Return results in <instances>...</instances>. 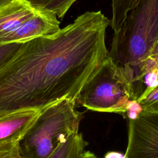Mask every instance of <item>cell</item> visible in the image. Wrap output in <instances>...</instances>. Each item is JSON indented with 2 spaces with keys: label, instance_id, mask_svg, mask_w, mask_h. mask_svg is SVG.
I'll return each instance as SVG.
<instances>
[{
  "label": "cell",
  "instance_id": "1",
  "mask_svg": "<svg viewBox=\"0 0 158 158\" xmlns=\"http://www.w3.org/2000/svg\"><path fill=\"white\" fill-rule=\"evenodd\" d=\"M110 20L88 11L51 36L23 42L0 69V117L42 110L64 99L76 101L86 81L109 57L105 43Z\"/></svg>",
  "mask_w": 158,
  "mask_h": 158
},
{
  "label": "cell",
  "instance_id": "2",
  "mask_svg": "<svg viewBox=\"0 0 158 158\" xmlns=\"http://www.w3.org/2000/svg\"><path fill=\"white\" fill-rule=\"evenodd\" d=\"M158 40V0H138L114 33L109 57L125 70L138 96L146 88L147 63Z\"/></svg>",
  "mask_w": 158,
  "mask_h": 158
},
{
  "label": "cell",
  "instance_id": "3",
  "mask_svg": "<svg viewBox=\"0 0 158 158\" xmlns=\"http://www.w3.org/2000/svg\"><path fill=\"white\" fill-rule=\"evenodd\" d=\"M85 112L64 99L43 109L19 141L23 158H48L71 135L78 132Z\"/></svg>",
  "mask_w": 158,
  "mask_h": 158
},
{
  "label": "cell",
  "instance_id": "4",
  "mask_svg": "<svg viewBox=\"0 0 158 158\" xmlns=\"http://www.w3.org/2000/svg\"><path fill=\"white\" fill-rule=\"evenodd\" d=\"M136 99L125 70L109 57L83 86L75 102L88 110L124 115L129 104Z\"/></svg>",
  "mask_w": 158,
  "mask_h": 158
},
{
  "label": "cell",
  "instance_id": "5",
  "mask_svg": "<svg viewBox=\"0 0 158 158\" xmlns=\"http://www.w3.org/2000/svg\"><path fill=\"white\" fill-rule=\"evenodd\" d=\"M126 158H158V112L142 110L128 118Z\"/></svg>",
  "mask_w": 158,
  "mask_h": 158
},
{
  "label": "cell",
  "instance_id": "6",
  "mask_svg": "<svg viewBox=\"0 0 158 158\" xmlns=\"http://www.w3.org/2000/svg\"><path fill=\"white\" fill-rule=\"evenodd\" d=\"M60 22L51 12L38 11L11 33L0 36V44L25 42L39 36H51L60 30Z\"/></svg>",
  "mask_w": 158,
  "mask_h": 158
},
{
  "label": "cell",
  "instance_id": "7",
  "mask_svg": "<svg viewBox=\"0 0 158 158\" xmlns=\"http://www.w3.org/2000/svg\"><path fill=\"white\" fill-rule=\"evenodd\" d=\"M41 110H25L0 117V144L20 141Z\"/></svg>",
  "mask_w": 158,
  "mask_h": 158
},
{
  "label": "cell",
  "instance_id": "8",
  "mask_svg": "<svg viewBox=\"0 0 158 158\" xmlns=\"http://www.w3.org/2000/svg\"><path fill=\"white\" fill-rule=\"evenodd\" d=\"M38 12L25 0H13L0 8V36L12 32Z\"/></svg>",
  "mask_w": 158,
  "mask_h": 158
},
{
  "label": "cell",
  "instance_id": "9",
  "mask_svg": "<svg viewBox=\"0 0 158 158\" xmlns=\"http://www.w3.org/2000/svg\"><path fill=\"white\" fill-rule=\"evenodd\" d=\"M88 145L82 133L78 132L71 135L48 158H79Z\"/></svg>",
  "mask_w": 158,
  "mask_h": 158
},
{
  "label": "cell",
  "instance_id": "10",
  "mask_svg": "<svg viewBox=\"0 0 158 158\" xmlns=\"http://www.w3.org/2000/svg\"><path fill=\"white\" fill-rule=\"evenodd\" d=\"M31 7L38 11L54 13L62 19L71 6L77 0H25Z\"/></svg>",
  "mask_w": 158,
  "mask_h": 158
},
{
  "label": "cell",
  "instance_id": "11",
  "mask_svg": "<svg viewBox=\"0 0 158 158\" xmlns=\"http://www.w3.org/2000/svg\"><path fill=\"white\" fill-rule=\"evenodd\" d=\"M137 2L138 0H112V17L110 26L114 33L122 28L128 14Z\"/></svg>",
  "mask_w": 158,
  "mask_h": 158
},
{
  "label": "cell",
  "instance_id": "12",
  "mask_svg": "<svg viewBox=\"0 0 158 158\" xmlns=\"http://www.w3.org/2000/svg\"><path fill=\"white\" fill-rule=\"evenodd\" d=\"M136 101L142 110L158 112V81L153 86L146 88Z\"/></svg>",
  "mask_w": 158,
  "mask_h": 158
},
{
  "label": "cell",
  "instance_id": "13",
  "mask_svg": "<svg viewBox=\"0 0 158 158\" xmlns=\"http://www.w3.org/2000/svg\"><path fill=\"white\" fill-rule=\"evenodd\" d=\"M23 42H14L0 44V69L15 54Z\"/></svg>",
  "mask_w": 158,
  "mask_h": 158
},
{
  "label": "cell",
  "instance_id": "14",
  "mask_svg": "<svg viewBox=\"0 0 158 158\" xmlns=\"http://www.w3.org/2000/svg\"><path fill=\"white\" fill-rule=\"evenodd\" d=\"M0 158H23L19 149V141L1 143Z\"/></svg>",
  "mask_w": 158,
  "mask_h": 158
},
{
  "label": "cell",
  "instance_id": "15",
  "mask_svg": "<svg viewBox=\"0 0 158 158\" xmlns=\"http://www.w3.org/2000/svg\"><path fill=\"white\" fill-rule=\"evenodd\" d=\"M104 158H126L125 155H123L120 152L111 151L107 152Z\"/></svg>",
  "mask_w": 158,
  "mask_h": 158
},
{
  "label": "cell",
  "instance_id": "16",
  "mask_svg": "<svg viewBox=\"0 0 158 158\" xmlns=\"http://www.w3.org/2000/svg\"><path fill=\"white\" fill-rule=\"evenodd\" d=\"M79 158H99L96 154L90 151H84Z\"/></svg>",
  "mask_w": 158,
  "mask_h": 158
},
{
  "label": "cell",
  "instance_id": "17",
  "mask_svg": "<svg viewBox=\"0 0 158 158\" xmlns=\"http://www.w3.org/2000/svg\"><path fill=\"white\" fill-rule=\"evenodd\" d=\"M13 0H0V8L7 5Z\"/></svg>",
  "mask_w": 158,
  "mask_h": 158
}]
</instances>
